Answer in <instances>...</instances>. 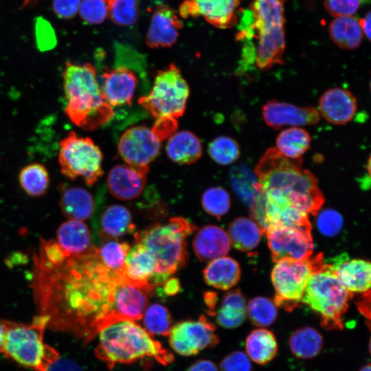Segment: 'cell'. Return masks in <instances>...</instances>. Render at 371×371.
I'll return each mask as SVG.
<instances>
[{
  "label": "cell",
  "instance_id": "4",
  "mask_svg": "<svg viewBox=\"0 0 371 371\" xmlns=\"http://www.w3.org/2000/svg\"><path fill=\"white\" fill-rule=\"evenodd\" d=\"M98 336L95 356L110 368L117 363H131L144 358L153 359L164 366L174 360L172 354L135 321L111 323Z\"/></svg>",
  "mask_w": 371,
  "mask_h": 371
},
{
  "label": "cell",
  "instance_id": "49",
  "mask_svg": "<svg viewBox=\"0 0 371 371\" xmlns=\"http://www.w3.org/2000/svg\"><path fill=\"white\" fill-rule=\"evenodd\" d=\"M80 0H53L54 13L61 19L73 18L78 12Z\"/></svg>",
  "mask_w": 371,
  "mask_h": 371
},
{
  "label": "cell",
  "instance_id": "56",
  "mask_svg": "<svg viewBox=\"0 0 371 371\" xmlns=\"http://www.w3.org/2000/svg\"><path fill=\"white\" fill-rule=\"evenodd\" d=\"M359 371H371V369H370V363H368L365 366H363Z\"/></svg>",
  "mask_w": 371,
  "mask_h": 371
},
{
  "label": "cell",
  "instance_id": "5",
  "mask_svg": "<svg viewBox=\"0 0 371 371\" xmlns=\"http://www.w3.org/2000/svg\"><path fill=\"white\" fill-rule=\"evenodd\" d=\"M195 229L188 220L177 216L134 234L135 242L147 247L157 259V267L150 280L155 286H162L184 266L188 259L186 239Z\"/></svg>",
  "mask_w": 371,
  "mask_h": 371
},
{
  "label": "cell",
  "instance_id": "28",
  "mask_svg": "<svg viewBox=\"0 0 371 371\" xmlns=\"http://www.w3.org/2000/svg\"><path fill=\"white\" fill-rule=\"evenodd\" d=\"M56 242L69 255H78L91 247V233L82 221L68 219L57 231Z\"/></svg>",
  "mask_w": 371,
  "mask_h": 371
},
{
  "label": "cell",
  "instance_id": "2",
  "mask_svg": "<svg viewBox=\"0 0 371 371\" xmlns=\"http://www.w3.org/2000/svg\"><path fill=\"white\" fill-rule=\"evenodd\" d=\"M302 159H291L275 147L268 148L258 162L255 174L265 202L315 214L324 197L315 177L301 166Z\"/></svg>",
  "mask_w": 371,
  "mask_h": 371
},
{
  "label": "cell",
  "instance_id": "26",
  "mask_svg": "<svg viewBox=\"0 0 371 371\" xmlns=\"http://www.w3.org/2000/svg\"><path fill=\"white\" fill-rule=\"evenodd\" d=\"M59 205L62 214L66 218L82 221L93 214L95 201L92 194L87 190L69 187L63 191Z\"/></svg>",
  "mask_w": 371,
  "mask_h": 371
},
{
  "label": "cell",
  "instance_id": "1",
  "mask_svg": "<svg viewBox=\"0 0 371 371\" xmlns=\"http://www.w3.org/2000/svg\"><path fill=\"white\" fill-rule=\"evenodd\" d=\"M32 289L38 315L47 328L68 333L87 344L104 326L116 322L113 286L117 276L100 259L91 246L53 265L34 256Z\"/></svg>",
  "mask_w": 371,
  "mask_h": 371
},
{
  "label": "cell",
  "instance_id": "36",
  "mask_svg": "<svg viewBox=\"0 0 371 371\" xmlns=\"http://www.w3.org/2000/svg\"><path fill=\"white\" fill-rule=\"evenodd\" d=\"M323 337L313 327H303L295 330L289 338V347L292 353L302 359L317 356L323 348Z\"/></svg>",
  "mask_w": 371,
  "mask_h": 371
},
{
  "label": "cell",
  "instance_id": "13",
  "mask_svg": "<svg viewBox=\"0 0 371 371\" xmlns=\"http://www.w3.org/2000/svg\"><path fill=\"white\" fill-rule=\"evenodd\" d=\"M161 142L152 128L144 125L132 126L120 136L118 153L128 165L149 169L148 165L159 153Z\"/></svg>",
  "mask_w": 371,
  "mask_h": 371
},
{
  "label": "cell",
  "instance_id": "10",
  "mask_svg": "<svg viewBox=\"0 0 371 371\" xmlns=\"http://www.w3.org/2000/svg\"><path fill=\"white\" fill-rule=\"evenodd\" d=\"M103 155L100 148L87 137L70 131L59 143L60 171L69 179L78 177L88 186L95 184L102 175Z\"/></svg>",
  "mask_w": 371,
  "mask_h": 371
},
{
  "label": "cell",
  "instance_id": "11",
  "mask_svg": "<svg viewBox=\"0 0 371 371\" xmlns=\"http://www.w3.org/2000/svg\"><path fill=\"white\" fill-rule=\"evenodd\" d=\"M323 264L322 255L307 260L284 258L276 262L271 271L276 305L286 311L294 309L301 302L308 278Z\"/></svg>",
  "mask_w": 371,
  "mask_h": 371
},
{
  "label": "cell",
  "instance_id": "44",
  "mask_svg": "<svg viewBox=\"0 0 371 371\" xmlns=\"http://www.w3.org/2000/svg\"><path fill=\"white\" fill-rule=\"evenodd\" d=\"M316 226L324 236L333 237L337 235L342 229L344 219L341 214L335 210L326 208L317 212Z\"/></svg>",
  "mask_w": 371,
  "mask_h": 371
},
{
  "label": "cell",
  "instance_id": "16",
  "mask_svg": "<svg viewBox=\"0 0 371 371\" xmlns=\"http://www.w3.org/2000/svg\"><path fill=\"white\" fill-rule=\"evenodd\" d=\"M241 0H185L179 6L183 19L203 17L209 23L221 29L236 25L239 18Z\"/></svg>",
  "mask_w": 371,
  "mask_h": 371
},
{
  "label": "cell",
  "instance_id": "43",
  "mask_svg": "<svg viewBox=\"0 0 371 371\" xmlns=\"http://www.w3.org/2000/svg\"><path fill=\"white\" fill-rule=\"evenodd\" d=\"M108 15L111 21L119 25H133L139 16L137 0H106Z\"/></svg>",
  "mask_w": 371,
  "mask_h": 371
},
{
  "label": "cell",
  "instance_id": "38",
  "mask_svg": "<svg viewBox=\"0 0 371 371\" xmlns=\"http://www.w3.org/2000/svg\"><path fill=\"white\" fill-rule=\"evenodd\" d=\"M21 188L30 196L44 195L49 186V175L46 168L41 164L32 163L23 167L19 175Z\"/></svg>",
  "mask_w": 371,
  "mask_h": 371
},
{
  "label": "cell",
  "instance_id": "7",
  "mask_svg": "<svg viewBox=\"0 0 371 371\" xmlns=\"http://www.w3.org/2000/svg\"><path fill=\"white\" fill-rule=\"evenodd\" d=\"M249 27L257 39L254 60L263 70L283 63L285 49L284 0H254Z\"/></svg>",
  "mask_w": 371,
  "mask_h": 371
},
{
  "label": "cell",
  "instance_id": "29",
  "mask_svg": "<svg viewBox=\"0 0 371 371\" xmlns=\"http://www.w3.org/2000/svg\"><path fill=\"white\" fill-rule=\"evenodd\" d=\"M229 180L240 201L251 208L261 192L255 172L243 164L235 165L229 170Z\"/></svg>",
  "mask_w": 371,
  "mask_h": 371
},
{
  "label": "cell",
  "instance_id": "21",
  "mask_svg": "<svg viewBox=\"0 0 371 371\" xmlns=\"http://www.w3.org/2000/svg\"><path fill=\"white\" fill-rule=\"evenodd\" d=\"M148 170L128 164L113 166L107 176V187L110 193L123 201L137 198L144 190Z\"/></svg>",
  "mask_w": 371,
  "mask_h": 371
},
{
  "label": "cell",
  "instance_id": "37",
  "mask_svg": "<svg viewBox=\"0 0 371 371\" xmlns=\"http://www.w3.org/2000/svg\"><path fill=\"white\" fill-rule=\"evenodd\" d=\"M129 245L117 239H104L97 247L98 256L104 266L116 275L125 273L126 259Z\"/></svg>",
  "mask_w": 371,
  "mask_h": 371
},
{
  "label": "cell",
  "instance_id": "20",
  "mask_svg": "<svg viewBox=\"0 0 371 371\" xmlns=\"http://www.w3.org/2000/svg\"><path fill=\"white\" fill-rule=\"evenodd\" d=\"M182 26V21L172 8L159 5L153 12L146 43L155 49L171 47L176 43Z\"/></svg>",
  "mask_w": 371,
  "mask_h": 371
},
{
  "label": "cell",
  "instance_id": "27",
  "mask_svg": "<svg viewBox=\"0 0 371 371\" xmlns=\"http://www.w3.org/2000/svg\"><path fill=\"white\" fill-rule=\"evenodd\" d=\"M240 273L237 261L227 256L210 261L203 271L205 282L221 290L234 287L240 280Z\"/></svg>",
  "mask_w": 371,
  "mask_h": 371
},
{
  "label": "cell",
  "instance_id": "34",
  "mask_svg": "<svg viewBox=\"0 0 371 371\" xmlns=\"http://www.w3.org/2000/svg\"><path fill=\"white\" fill-rule=\"evenodd\" d=\"M328 30L333 41L342 49H356L362 41L363 34L359 21L352 16L335 17Z\"/></svg>",
  "mask_w": 371,
  "mask_h": 371
},
{
  "label": "cell",
  "instance_id": "33",
  "mask_svg": "<svg viewBox=\"0 0 371 371\" xmlns=\"http://www.w3.org/2000/svg\"><path fill=\"white\" fill-rule=\"evenodd\" d=\"M214 314L221 326L226 328L238 327L247 317L245 297L238 289L229 291L223 296L221 306Z\"/></svg>",
  "mask_w": 371,
  "mask_h": 371
},
{
  "label": "cell",
  "instance_id": "6",
  "mask_svg": "<svg viewBox=\"0 0 371 371\" xmlns=\"http://www.w3.org/2000/svg\"><path fill=\"white\" fill-rule=\"evenodd\" d=\"M3 353L18 363L36 371H47L60 359L58 352L44 342L47 319L36 315L30 324L4 320Z\"/></svg>",
  "mask_w": 371,
  "mask_h": 371
},
{
  "label": "cell",
  "instance_id": "31",
  "mask_svg": "<svg viewBox=\"0 0 371 371\" xmlns=\"http://www.w3.org/2000/svg\"><path fill=\"white\" fill-rule=\"evenodd\" d=\"M264 233L253 218L239 217L229 225L227 234L231 245L236 249L251 251L258 247Z\"/></svg>",
  "mask_w": 371,
  "mask_h": 371
},
{
  "label": "cell",
  "instance_id": "48",
  "mask_svg": "<svg viewBox=\"0 0 371 371\" xmlns=\"http://www.w3.org/2000/svg\"><path fill=\"white\" fill-rule=\"evenodd\" d=\"M361 4V0H324V6L335 17L352 16Z\"/></svg>",
  "mask_w": 371,
  "mask_h": 371
},
{
  "label": "cell",
  "instance_id": "52",
  "mask_svg": "<svg viewBox=\"0 0 371 371\" xmlns=\"http://www.w3.org/2000/svg\"><path fill=\"white\" fill-rule=\"evenodd\" d=\"M188 371H218V370L212 361L200 359L193 363Z\"/></svg>",
  "mask_w": 371,
  "mask_h": 371
},
{
  "label": "cell",
  "instance_id": "18",
  "mask_svg": "<svg viewBox=\"0 0 371 371\" xmlns=\"http://www.w3.org/2000/svg\"><path fill=\"white\" fill-rule=\"evenodd\" d=\"M262 115L266 124L273 129L284 126L314 125L320 120L318 110L313 106H300L274 100L267 101L262 106Z\"/></svg>",
  "mask_w": 371,
  "mask_h": 371
},
{
  "label": "cell",
  "instance_id": "39",
  "mask_svg": "<svg viewBox=\"0 0 371 371\" xmlns=\"http://www.w3.org/2000/svg\"><path fill=\"white\" fill-rule=\"evenodd\" d=\"M142 318L144 329L150 335H168L172 328V317L164 306L157 303L149 305L146 308Z\"/></svg>",
  "mask_w": 371,
  "mask_h": 371
},
{
  "label": "cell",
  "instance_id": "32",
  "mask_svg": "<svg viewBox=\"0 0 371 371\" xmlns=\"http://www.w3.org/2000/svg\"><path fill=\"white\" fill-rule=\"evenodd\" d=\"M247 355L255 363L263 365L276 357L278 344L274 334L266 328L252 330L245 341Z\"/></svg>",
  "mask_w": 371,
  "mask_h": 371
},
{
  "label": "cell",
  "instance_id": "50",
  "mask_svg": "<svg viewBox=\"0 0 371 371\" xmlns=\"http://www.w3.org/2000/svg\"><path fill=\"white\" fill-rule=\"evenodd\" d=\"M47 371H82L75 362L68 359H58Z\"/></svg>",
  "mask_w": 371,
  "mask_h": 371
},
{
  "label": "cell",
  "instance_id": "40",
  "mask_svg": "<svg viewBox=\"0 0 371 371\" xmlns=\"http://www.w3.org/2000/svg\"><path fill=\"white\" fill-rule=\"evenodd\" d=\"M247 316L255 326H271L278 316L277 306L274 301L268 297H255L247 304Z\"/></svg>",
  "mask_w": 371,
  "mask_h": 371
},
{
  "label": "cell",
  "instance_id": "55",
  "mask_svg": "<svg viewBox=\"0 0 371 371\" xmlns=\"http://www.w3.org/2000/svg\"><path fill=\"white\" fill-rule=\"evenodd\" d=\"M5 335L4 319H0V353H3V344Z\"/></svg>",
  "mask_w": 371,
  "mask_h": 371
},
{
  "label": "cell",
  "instance_id": "47",
  "mask_svg": "<svg viewBox=\"0 0 371 371\" xmlns=\"http://www.w3.org/2000/svg\"><path fill=\"white\" fill-rule=\"evenodd\" d=\"M220 369L221 371H251V363L246 353L237 350L222 359Z\"/></svg>",
  "mask_w": 371,
  "mask_h": 371
},
{
  "label": "cell",
  "instance_id": "42",
  "mask_svg": "<svg viewBox=\"0 0 371 371\" xmlns=\"http://www.w3.org/2000/svg\"><path fill=\"white\" fill-rule=\"evenodd\" d=\"M201 204L207 214L219 218L229 212L231 199L228 192L224 188L213 186L207 188L203 193Z\"/></svg>",
  "mask_w": 371,
  "mask_h": 371
},
{
  "label": "cell",
  "instance_id": "35",
  "mask_svg": "<svg viewBox=\"0 0 371 371\" xmlns=\"http://www.w3.org/2000/svg\"><path fill=\"white\" fill-rule=\"evenodd\" d=\"M311 137L308 132L300 127H289L282 131L277 137L276 148L286 158L302 159L310 148Z\"/></svg>",
  "mask_w": 371,
  "mask_h": 371
},
{
  "label": "cell",
  "instance_id": "15",
  "mask_svg": "<svg viewBox=\"0 0 371 371\" xmlns=\"http://www.w3.org/2000/svg\"><path fill=\"white\" fill-rule=\"evenodd\" d=\"M273 260L284 258L307 260L313 252L311 232L289 227H274L266 230Z\"/></svg>",
  "mask_w": 371,
  "mask_h": 371
},
{
  "label": "cell",
  "instance_id": "53",
  "mask_svg": "<svg viewBox=\"0 0 371 371\" xmlns=\"http://www.w3.org/2000/svg\"><path fill=\"white\" fill-rule=\"evenodd\" d=\"M370 12H368L363 19L359 21L363 34L366 36L368 41L370 40Z\"/></svg>",
  "mask_w": 371,
  "mask_h": 371
},
{
  "label": "cell",
  "instance_id": "25",
  "mask_svg": "<svg viewBox=\"0 0 371 371\" xmlns=\"http://www.w3.org/2000/svg\"><path fill=\"white\" fill-rule=\"evenodd\" d=\"M168 157L179 164H191L196 162L203 153L199 138L189 131L174 133L168 137L166 146Z\"/></svg>",
  "mask_w": 371,
  "mask_h": 371
},
{
  "label": "cell",
  "instance_id": "30",
  "mask_svg": "<svg viewBox=\"0 0 371 371\" xmlns=\"http://www.w3.org/2000/svg\"><path fill=\"white\" fill-rule=\"evenodd\" d=\"M100 223L102 240L117 239L135 229L131 212L121 205L109 206L102 213Z\"/></svg>",
  "mask_w": 371,
  "mask_h": 371
},
{
  "label": "cell",
  "instance_id": "3",
  "mask_svg": "<svg viewBox=\"0 0 371 371\" xmlns=\"http://www.w3.org/2000/svg\"><path fill=\"white\" fill-rule=\"evenodd\" d=\"M63 78L67 100L65 111L73 124L93 131L112 120L114 111L104 98L96 69L91 64L67 62Z\"/></svg>",
  "mask_w": 371,
  "mask_h": 371
},
{
  "label": "cell",
  "instance_id": "24",
  "mask_svg": "<svg viewBox=\"0 0 371 371\" xmlns=\"http://www.w3.org/2000/svg\"><path fill=\"white\" fill-rule=\"evenodd\" d=\"M157 267L155 256L144 245L136 243L130 248L125 265V276L128 279L137 283L151 284Z\"/></svg>",
  "mask_w": 371,
  "mask_h": 371
},
{
  "label": "cell",
  "instance_id": "17",
  "mask_svg": "<svg viewBox=\"0 0 371 371\" xmlns=\"http://www.w3.org/2000/svg\"><path fill=\"white\" fill-rule=\"evenodd\" d=\"M100 86L104 98L113 108L131 105L139 84L134 69L119 64L102 74Z\"/></svg>",
  "mask_w": 371,
  "mask_h": 371
},
{
  "label": "cell",
  "instance_id": "12",
  "mask_svg": "<svg viewBox=\"0 0 371 371\" xmlns=\"http://www.w3.org/2000/svg\"><path fill=\"white\" fill-rule=\"evenodd\" d=\"M169 343L177 354L193 356L200 351L216 346L219 341L216 326L207 317L201 315L196 320H184L172 326Z\"/></svg>",
  "mask_w": 371,
  "mask_h": 371
},
{
  "label": "cell",
  "instance_id": "23",
  "mask_svg": "<svg viewBox=\"0 0 371 371\" xmlns=\"http://www.w3.org/2000/svg\"><path fill=\"white\" fill-rule=\"evenodd\" d=\"M230 245L227 233L221 227L214 225L201 227L192 242L194 251L202 262L225 256L229 251Z\"/></svg>",
  "mask_w": 371,
  "mask_h": 371
},
{
  "label": "cell",
  "instance_id": "22",
  "mask_svg": "<svg viewBox=\"0 0 371 371\" xmlns=\"http://www.w3.org/2000/svg\"><path fill=\"white\" fill-rule=\"evenodd\" d=\"M317 110L328 122L337 125L346 124L354 117L357 110V102L350 91L335 87L322 95Z\"/></svg>",
  "mask_w": 371,
  "mask_h": 371
},
{
  "label": "cell",
  "instance_id": "9",
  "mask_svg": "<svg viewBox=\"0 0 371 371\" xmlns=\"http://www.w3.org/2000/svg\"><path fill=\"white\" fill-rule=\"evenodd\" d=\"M190 87L179 69L173 63L157 72L150 92L138 103L157 120L181 117L186 109Z\"/></svg>",
  "mask_w": 371,
  "mask_h": 371
},
{
  "label": "cell",
  "instance_id": "41",
  "mask_svg": "<svg viewBox=\"0 0 371 371\" xmlns=\"http://www.w3.org/2000/svg\"><path fill=\"white\" fill-rule=\"evenodd\" d=\"M208 153L215 162L226 166L233 164L238 159L240 150L234 139L226 135H220L210 143Z\"/></svg>",
  "mask_w": 371,
  "mask_h": 371
},
{
  "label": "cell",
  "instance_id": "19",
  "mask_svg": "<svg viewBox=\"0 0 371 371\" xmlns=\"http://www.w3.org/2000/svg\"><path fill=\"white\" fill-rule=\"evenodd\" d=\"M341 284L350 293H366L371 284V265L360 258H350L346 253L326 263Z\"/></svg>",
  "mask_w": 371,
  "mask_h": 371
},
{
  "label": "cell",
  "instance_id": "46",
  "mask_svg": "<svg viewBox=\"0 0 371 371\" xmlns=\"http://www.w3.org/2000/svg\"><path fill=\"white\" fill-rule=\"evenodd\" d=\"M35 35L37 46L41 51L51 49L56 44V35L52 25L41 17L36 21Z\"/></svg>",
  "mask_w": 371,
  "mask_h": 371
},
{
  "label": "cell",
  "instance_id": "8",
  "mask_svg": "<svg viewBox=\"0 0 371 371\" xmlns=\"http://www.w3.org/2000/svg\"><path fill=\"white\" fill-rule=\"evenodd\" d=\"M352 293L339 282L327 264L315 271L308 280L301 302L320 317L321 325L328 330H341L342 316Z\"/></svg>",
  "mask_w": 371,
  "mask_h": 371
},
{
  "label": "cell",
  "instance_id": "45",
  "mask_svg": "<svg viewBox=\"0 0 371 371\" xmlns=\"http://www.w3.org/2000/svg\"><path fill=\"white\" fill-rule=\"evenodd\" d=\"M79 11L83 21L96 25L102 23L107 16L108 6L105 0H80Z\"/></svg>",
  "mask_w": 371,
  "mask_h": 371
},
{
  "label": "cell",
  "instance_id": "54",
  "mask_svg": "<svg viewBox=\"0 0 371 371\" xmlns=\"http://www.w3.org/2000/svg\"><path fill=\"white\" fill-rule=\"evenodd\" d=\"M217 295L216 293L212 291L206 292L204 294V301L207 305V306L209 308L210 311L211 312V314L213 315L214 309L216 306V302H217Z\"/></svg>",
  "mask_w": 371,
  "mask_h": 371
},
{
  "label": "cell",
  "instance_id": "51",
  "mask_svg": "<svg viewBox=\"0 0 371 371\" xmlns=\"http://www.w3.org/2000/svg\"><path fill=\"white\" fill-rule=\"evenodd\" d=\"M181 289L179 281L176 278H169L162 284V293L168 296L177 294Z\"/></svg>",
  "mask_w": 371,
  "mask_h": 371
},
{
  "label": "cell",
  "instance_id": "14",
  "mask_svg": "<svg viewBox=\"0 0 371 371\" xmlns=\"http://www.w3.org/2000/svg\"><path fill=\"white\" fill-rule=\"evenodd\" d=\"M155 286L128 279L125 274L117 276L113 296V311L117 321H136L142 318Z\"/></svg>",
  "mask_w": 371,
  "mask_h": 371
}]
</instances>
